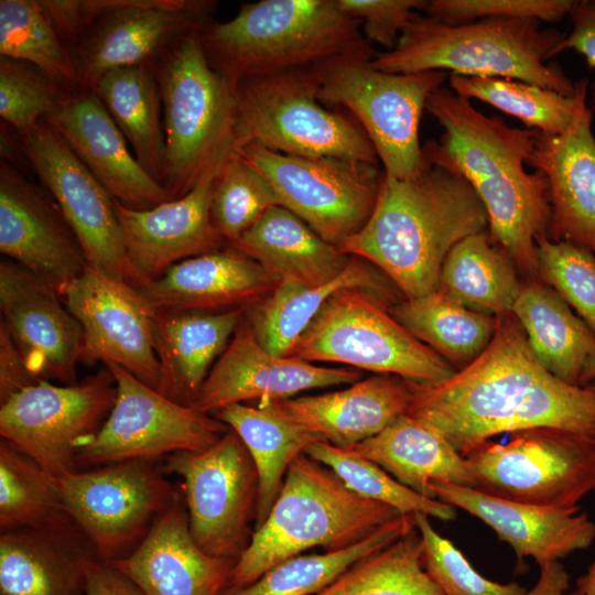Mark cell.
<instances>
[{
  "instance_id": "277c9868",
  "label": "cell",
  "mask_w": 595,
  "mask_h": 595,
  "mask_svg": "<svg viewBox=\"0 0 595 595\" xmlns=\"http://www.w3.org/2000/svg\"><path fill=\"white\" fill-rule=\"evenodd\" d=\"M209 65L234 87L246 79L315 68L377 52L337 0H260L198 33Z\"/></svg>"
},
{
  "instance_id": "7402d4cb",
  "label": "cell",
  "mask_w": 595,
  "mask_h": 595,
  "mask_svg": "<svg viewBox=\"0 0 595 595\" xmlns=\"http://www.w3.org/2000/svg\"><path fill=\"white\" fill-rule=\"evenodd\" d=\"M0 251L58 293L88 266L57 204L4 160L0 164Z\"/></svg>"
},
{
  "instance_id": "52a82bcc",
  "label": "cell",
  "mask_w": 595,
  "mask_h": 595,
  "mask_svg": "<svg viewBox=\"0 0 595 595\" xmlns=\"http://www.w3.org/2000/svg\"><path fill=\"white\" fill-rule=\"evenodd\" d=\"M165 138L164 187L171 199L216 178L242 147L235 87L208 63L197 34L153 66Z\"/></svg>"
},
{
  "instance_id": "74e56055",
  "label": "cell",
  "mask_w": 595,
  "mask_h": 595,
  "mask_svg": "<svg viewBox=\"0 0 595 595\" xmlns=\"http://www.w3.org/2000/svg\"><path fill=\"white\" fill-rule=\"evenodd\" d=\"M390 314L437 355L464 366L488 346L499 321L464 306L440 290L407 299Z\"/></svg>"
},
{
  "instance_id": "f1b7e54d",
  "label": "cell",
  "mask_w": 595,
  "mask_h": 595,
  "mask_svg": "<svg viewBox=\"0 0 595 595\" xmlns=\"http://www.w3.org/2000/svg\"><path fill=\"white\" fill-rule=\"evenodd\" d=\"M278 282L259 262L231 248L180 261L138 290L158 312H218L249 306Z\"/></svg>"
},
{
  "instance_id": "ab89813d",
  "label": "cell",
  "mask_w": 595,
  "mask_h": 595,
  "mask_svg": "<svg viewBox=\"0 0 595 595\" xmlns=\"http://www.w3.org/2000/svg\"><path fill=\"white\" fill-rule=\"evenodd\" d=\"M414 529L413 515H400L351 547L293 556L267 571L256 582L242 587H226L220 595H314L358 560Z\"/></svg>"
},
{
  "instance_id": "680465c9",
  "label": "cell",
  "mask_w": 595,
  "mask_h": 595,
  "mask_svg": "<svg viewBox=\"0 0 595 595\" xmlns=\"http://www.w3.org/2000/svg\"><path fill=\"white\" fill-rule=\"evenodd\" d=\"M595 379V357L591 360L583 375L582 383L589 382Z\"/></svg>"
},
{
  "instance_id": "e0dca14e",
  "label": "cell",
  "mask_w": 595,
  "mask_h": 595,
  "mask_svg": "<svg viewBox=\"0 0 595 595\" xmlns=\"http://www.w3.org/2000/svg\"><path fill=\"white\" fill-rule=\"evenodd\" d=\"M215 1L101 0L100 15L73 47L77 91L93 90L108 71L153 66L182 40L212 21Z\"/></svg>"
},
{
  "instance_id": "8d00e7d4",
  "label": "cell",
  "mask_w": 595,
  "mask_h": 595,
  "mask_svg": "<svg viewBox=\"0 0 595 595\" xmlns=\"http://www.w3.org/2000/svg\"><path fill=\"white\" fill-rule=\"evenodd\" d=\"M213 416L236 432L256 465L259 479L256 530L278 498L291 463L322 439L260 405L235 403Z\"/></svg>"
},
{
  "instance_id": "7dc6e473",
  "label": "cell",
  "mask_w": 595,
  "mask_h": 595,
  "mask_svg": "<svg viewBox=\"0 0 595 595\" xmlns=\"http://www.w3.org/2000/svg\"><path fill=\"white\" fill-rule=\"evenodd\" d=\"M71 95L35 65L0 57V116L18 133L56 113Z\"/></svg>"
},
{
  "instance_id": "484cf974",
  "label": "cell",
  "mask_w": 595,
  "mask_h": 595,
  "mask_svg": "<svg viewBox=\"0 0 595 595\" xmlns=\"http://www.w3.org/2000/svg\"><path fill=\"white\" fill-rule=\"evenodd\" d=\"M434 498L462 509L491 528L515 551L518 562L539 566L560 561L595 541V522L586 512L517 502L472 487L433 482Z\"/></svg>"
},
{
  "instance_id": "c3c4849f",
  "label": "cell",
  "mask_w": 595,
  "mask_h": 595,
  "mask_svg": "<svg viewBox=\"0 0 595 595\" xmlns=\"http://www.w3.org/2000/svg\"><path fill=\"white\" fill-rule=\"evenodd\" d=\"M538 270L595 334V256L564 240H537Z\"/></svg>"
},
{
  "instance_id": "60d3db41",
  "label": "cell",
  "mask_w": 595,
  "mask_h": 595,
  "mask_svg": "<svg viewBox=\"0 0 595 595\" xmlns=\"http://www.w3.org/2000/svg\"><path fill=\"white\" fill-rule=\"evenodd\" d=\"M60 478L9 441H0V530L75 524Z\"/></svg>"
},
{
  "instance_id": "d6986e66",
  "label": "cell",
  "mask_w": 595,
  "mask_h": 595,
  "mask_svg": "<svg viewBox=\"0 0 595 595\" xmlns=\"http://www.w3.org/2000/svg\"><path fill=\"white\" fill-rule=\"evenodd\" d=\"M60 295L82 327L83 361L116 364L158 388L155 311L137 288L88 264Z\"/></svg>"
},
{
  "instance_id": "816d5d0a",
  "label": "cell",
  "mask_w": 595,
  "mask_h": 595,
  "mask_svg": "<svg viewBox=\"0 0 595 595\" xmlns=\"http://www.w3.org/2000/svg\"><path fill=\"white\" fill-rule=\"evenodd\" d=\"M340 9L359 22L361 32L371 43L390 51L418 10L424 8L421 0H337Z\"/></svg>"
},
{
  "instance_id": "4fadbf2b",
  "label": "cell",
  "mask_w": 595,
  "mask_h": 595,
  "mask_svg": "<svg viewBox=\"0 0 595 595\" xmlns=\"http://www.w3.org/2000/svg\"><path fill=\"white\" fill-rule=\"evenodd\" d=\"M156 459H130L60 478L66 508L99 560L129 555L180 493Z\"/></svg>"
},
{
  "instance_id": "44dd1931",
  "label": "cell",
  "mask_w": 595,
  "mask_h": 595,
  "mask_svg": "<svg viewBox=\"0 0 595 595\" xmlns=\"http://www.w3.org/2000/svg\"><path fill=\"white\" fill-rule=\"evenodd\" d=\"M360 377V370L354 368L274 356L258 343L248 323L240 322L191 407L214 414L230 404L292 398L312 389L351 385Z\"/></svg>"
},
{
  "instance_id": "836d02e7",
  "label": "cell",
  "mask_w": 595,
  "mask_h": 595,
  "mask_svg": "<svg viewBox=\"0 0 595 595\" xmlns=\"http://www.w3.org/2000/svg\"><path fill=\"white\" fill-rule=\"evenodd\" d=\"M531 351L555 377L583 385L595 357V334L552 289L539 283L522 286L511 312Z\"/></svg>"
},
{
  "instance_id": "7c38bea8",
  "label": "cell",
  "mask_w": 595,
  "mask_h": 595,
  "mask_svg": "<svg viewBox=\"0 0 595 595\" xmlns=\"http://www.w3.org/2000/svg\"><path fill=\"white\" fill-rule=\"evenodd\" d=\"M162 467L183 479L180 487L197 545L209 555L237 561L255 532L259 488L241 439L230 429L207 450L167 455Z\"/></svg>"
},
{
  "instance_id": "4316f807",
  "label": "cell",
  "mask_w": 595,
  "mask_h": 595,
  "mask_svg": "<svg viewBox=\"0 0 595 595\" xmlns=\"http://www.w3.org/2000/svg\"><path fill=\"white\" fill-rule=\"evenodd\" d=\"M45 121L111 197L132 209H148L171 199L128 149V142L91 90L76 91Z\"/></svg>"
},
{
  "instance_id": "6da1fadb",
  "label": "cell",
  "mask_w": 595,
  "mask_h": 595,
  "mask_svg": "<svg viewBox=\"0 0 595 595\" xmlns=\"http://www.w3.org/2000/svg\"><path fill=\"white\" fill-rule=\"evenodd\" d=\"M408 414L439 431L463 456L501 433L556 429L595 443V386L548 371L513 320L473 361L437 382L410 381Z\"/></svg>"
},
{
  "instance_id": "f907efd6",
  "label": "cell",
  "mask_w": 595,
  "mask_h": 595,
  "mask_svg": "<svg viewBox=\"0 0 595 595\" xmlns=\"http://www.w3.org/2000/svg\"><path fill=\"white\" fill-rule=\"evenodd\" d=\"M572 0H431L423 10L446 24L480 20L532 19L558 22L573 10Z\"/></svg>"
},
{
  "instance_id": "ee69618b",
  "label": "cell",
  "mask_w": 595,
  "mask_h": 595,
  "mask_svg": "<svg viewBox=\"0 0 595 595\" xmlns=\"http://www.w3.org/2000/svg\"><path fill=\"white\" fill-rule=\"evenodd\" d=\"M451 89L465 99H478L547 134L563 132L571 122L575 96L502 77L451 74Z\"/></svg>"
},
{
  "instance_id": "b9f144b4",
  "label": "cell",
  "mask_w": 595,
  "mask_h": 595,
  "mask_svg": "<svg viewBox=\"0 0 595 595\" xmlns=\"http://www.w3.org/2000/svg\"><path fill=\"white\" fill-rule=\"evenodd\" d=\"M314 595H444L424 569L415 527L358 560Z\"/></svg>"
},
{
  "instance_id": "ffe728a7",
  "label": "cell",
  "mask_w": 595,
  "mask_h": 595,
  "mask_svg": "<svg viewBox=\"0 0 595 595\" xmlns=\"http://www.w3.org/2000/svg\"><path fill=\"white\" fill-rule=\"evenodd\" d=\"M64 305L47 282L12 260H1V324L39 380L75 385L83 331Z\"/></svg>"
},
{
  "instance_id": "ba28073f",
  "label": "cell",
  "mask_w": 595,
  "mask_h": 595,
  "mask_svg": "<svg viewBox=\"0 0 595 595\" xmlns=\"http://www.w3.org/2000/svg\"><path fill=\"white\" fill-rule=\"evenodd\" d=\"M235 91L242 147L257 143L284 154L377 165L361 126L322 105L316 67L246 79Z\"/></svg>"
},
{
  "instance_id": "2e32d148",
  "label": "cell",
  "mask_w": 595,
  "mask_h": 595,
  "mask_svg": "<svg viewBox=\"0 0 595 595\" xmlns=\"http://www.w3.org/2000/svg\"><path fill=\"white\" fill-rule=\"evenodd\" d=\"M104 367L80 383L40 381L0 404V434L53 476L78 472L76 453L102 426L116 399Z\"/></svg>"
},
{
  "instance_id": "4dcf8cb0",
  "label": "cell",
  "mask_w": 595,
  "mask_h": 595,
  "mask_svg": "<svg viewBox=\"0 0 595 595\" xmlns=\"http://www.w3.org/2000/svg\"><path fill=\"white\" fill-rule=\"evenodd\" d=\"M242 320L241 309L218 312H158L153 344L160 365L156 390L192 404L212 367Z\"/></svg>"
},
{
  "instance_id": "603a6c76",
  "label": "cell",
  "mask_w": 595,
  "mask_h": 595,
  "mask_svg": "<svg viewBox=\"0 0 595 595\" xmlns=\"http://www.w3.org/2000/svg\"><path fill=\"white\" fill-rule=\"evenodd\" d=\"M587 89V79L575 83L570 125L559 134L537 131L528 162L548 183L554 240L573 242L595 256V137Z\"/></svg>"
},
{
  "instance_id": "f546056e",
  "label": "cell",
  "mask_w": 595,
  "mask_h": 595,
  "mask_svg": "<svg viewBox=\"0 0 595 595\" xmlns=\"http://www.w3.org/2000/svg\"><path fill=\"white\" fill-rule=\"evenodd\" d=\"M98 560L77 523L3 530L0 595H86L89 570Z\"/></svg>"
},
{
  "instance_id": "91938a15",
  "label": "cell",
  "mask_w": 595,
  "mask_h": 595,
  "mask_svg": "<svg viewBox=\"0 0 595 595\" xmlns=\"http://www.w3.org/2000/svg\"><path fill=\"white\" fill-rule=\"evenodd\" d=\"M592 101L595 107V80L592 84Z\"/></svg>"
},
{
  "instance_id": "9f6ffc18",
  "label": "cell",
  "mask_w": 595,
  "mask_h": 595,
  "mask_svg": "<svg viewBox=\"0 0 595 595\" xmlns=\"http://www.w3.org/2000/svg\"><path fill=\"white\" fill-rule=\"evenodd\" d=\"M521 595H580L576 589L570 591V576L560 561L540 566V576L529 591Z\"/></svg>"
},
{
  "instance_id": "8fae6325",
  "label": "cell",
  "mask_w": 595,
  "mask_h": 595,
  "mask_svg": "<svg viewBox=\"0 0 595 595\" xmlns=\"http://www.w3.org/2000/svg\"><path fill=\"white\" fill-rule=\"evenodd\" d=\"M464 457L472 488L506 500L576 509L595 493V443L566 431L516 432L506 443L487 441Z\"/></svg>"
},
{
  "instance_id": "ac0fdd59",
  "label": "cell",
  "mask_w": 595,
  "mask_h": 595,
  "mask_svg": "<svg viewBox=\"0 0 595 595\" xmlns=\"http://www.w3.org/2000/svg\"><path fill=\"white\" fill-rule=\"evenodd\" d=\"M20 139L29 164L75 234L87 263L129 283L125 242L111 195L45 120Z\"/></svg>"
},
{
  "instance_id": "f5cc1de1",
  "label": "cell",
  "mask_w": 595,
  "mask_h": 595,
  "mask_svg": "<svg viewBox=\"0 0 595 595\" xmlns=\"http://www.w3.org/2000/svg\"><path fill=\"white\" fill-rule=\"evenodd\" d=\"M3 324L0 323V403L13 393L40 382Z\"/></svg>"
},
{
  "instance_id": "e575fe53",
  "label": "cell",
  "mask_w": 595,
  "mask_h": 595,
  "mask_svg": "<svg viewBox=\"0 0 595 595\" xmlns=\"http://www.w3.org/2000/svg\"><path fill=\"white\" fill-rule=\"evenodd\" d=\"M130 144L142 167L160 184L165 182V138L161 91L149 65L108 71L93 90Z\"/></svg>"
},
{
  "instance_id": "7a4b0ae2",
  "label": "cell",
  "mask_w": 595,
  "mask_h": 595,
  "mask_svg": "<svg viewBox=\"0 0 595 595\" xmlns=\"http://www.w3.org/2000/svg\"><path fill=\"white\" fill-rule=\"evenodd\" d=\"M425 109L444 130L423 145L426 162L458 173L482 202L504 251L526 271L538 270L537 240L550 225L551 206L545 177L524 169L537 130L485 116L443 86Z\"/></svg>"
},
{
  "instance_id": "3957f363",
  "label": "cell",
  "mask_w": 595,
  "mask_h": 595,
  "mask_svg": "<svg viewBox=\"0 0 595 595\" xmlns=\"http://www.w3.org/2000/svg\"><path fill=\"white\" fill-rule=\"evenodd\" d=\"M426 163L412 178L383 173L368 220L337 246L382 270L407 299L436 291L450 251L488 224L482 202L458 173Z\"/></svg>"
},
{
  "instance_id": "f35d334b",
  "label": "cell",
  "mask_w": 595,
  "mask_h": 595,
  "mask_svg": "<svg viewBox=\"0 0 595 595\" xmlns=\"http://www.w3.org/2000/svg\"><path fill=\"white\" fill-rule=\"evenodd\" d=\"M521 289L507 258L483 231L450 251L437 290L473 311L505 316L512 312Z\"/></svg>"
},
{
  "instance_id": "d4e9b609",
  "label": "cell",
  "mask_w": 595,
  "mask_h": 595,
  "mask_svg": "<svg viewBox=\"0 0 595 595\" xmlns=\"http://www.w3.org/2000/svg\"><path fill=\"white\" fill-rule=\"evenodd\" d=\"M236 561L204 552L193 539L180 493L127 556L107 563L144 595H220Z\"/></svg>"
},
{
  "instance_id": "9a60e30c",
  "label": "cell",
  "mask_w": 595,
  "mask_h": 595,
  "mask_svg": "<svg viewBox=\"0 0 595 595\" xmlns=\"http://www.w3.org/2000/svg\"><path fill=\"white\" fill-rule=\"evenodd\" d=\"M237 154L268 180L281 206L335 246L359 231L375 207L382 178L377 165L284 154L257 143Z\"/></svg>"
},
{
  "instance_id": "681fc988",
  "label": "cell",
  "mask_w": 595,
  "mask_h": 595,
  "mask_svg": "<svg viewBox=\"0 0 595 595\" xmlns=\"http://www.w3.org/2000/svg\"><path fill=\"white\" fill-rule=\"evenodd\" d=\"M422 541L425 571L444 595H521L517 583L501 584L480 575L464 554L432 526L430 517L413 513Z\"/></svg>"
},
{
  "instance_id": "1f68e13d",
  "label": "cell",
  "mask_w": 595,
  "mask_h": 595,
  "mask_svg": "<svg viewBox=\"0 0 595 595\" xmlns=\"http://www.w3.org/2000/svg\"><path fill=\"white\" fill-rule=\"evenodd\" d=\"M230 246L259 262L279 281L310 288L334 280L351 258L281 205L270 208Z\"/></svg>"
},
{
  "instance_id": "83f0119b",
  "label": "cell",
  "mask_w": 595,
  "mask_h": 595,
  "mask_svg": "<svg viewBox=\"0 0 595 595\" xmlns=\"http://www.w3.org/2000/svg\"><path fill=\"white\" fill-rule=\"evenodd\" d=\"M411 399L410 380L377 374L338 391L274 399L259 405L322 441L353 448L407 413Z\"/></svg>"
},
{
  "instance_id": "f6af8a7d",
  "label": "cell",
  "mask_w": 595,
  "mask_h": 595,
  "mask_svg": "<svg viewBox=\"0 0 595 595\" xmlns=\"http://www.w3.org/2000/svg\"><path fill=\"white\" fill-rule=\"evenodd\" d=\"M304 454L334 470L358 495L386 504L401 515L422 512L443 521L456 518V508L402 485L379 465L351 448L325 441L310 444Z\"/></svg>"
},
{
  "instance_id": "8992f818",
  "label": "cell",
  "mask_w": 595,
  "mask_h": 595,
  "mask_svg": "<svg viewBox=\"0 0 595 595\" xmlns=\"http://www.w3.org/2000/svg\"><path fill=\"white\" fill-rule=\"evenodd\" d=\"M400 515L358 495L334 470L303 453L291 463L278 498L236 561L227 587L247 586L311 548L328 552L351 547Z\"/></svg>"
},
{
  "instance_id": "9c48e42d",
  "label": "cell",
  "mask_w": 595,
  "mask_h": 595,
  "mask_svg": "<svg viewBox=\"0 0 595 595\" xmlns=\"http://www.w3.org/2000/svg\"><path fill=\"white\" fill-rule=\"evenodd\" d=\"M289 356L310 363H337L414 382H437L455 372L387 313L375 291L361 288L334 293Z\"/></svg>"
},
{
  "instance_id": "db71d44e",
  "label": "cell",
  "mask_w": 595,
  "mask_h": 595,
  "mask_svg": "<svg viewBox=\"0 0 595 595\" xmlns=\"http://www.w3.org/2000/svg\"><path fill=\"white\" fill-rule=\"evenodd\" d=\"M570 15L572 29L559 43L555 55L573 50L584 56L589 67L595 68V0L575 1Z\"/></svg>"
},
{
  "instance_id": "bcb514c9",
  "label": "cell",
  "mask_w": 595,
  "mask_h": 595,
  "mask_svg": "<svg viewBox=\"0 0 595 595\" xmlns=\"http://www.w3.org/2000/svg\"><path fill=\"white\" fill-rule=\"evenodd\" d=\"M278 205L279 197L268 180L238 154L214 181L212 218L220 237L230 244Z\"/></svg>"
},
{
  "instance_id": "5bb4252c",
  "label": "cell",
  "mask_w": 595,
  "mask_h": 595,
  "mask_svg": "<svg viewBox=\"0 0 595 595\" xmlns=\"http://www.w3.org/2000/svg\"><path fill=\"white\" fill-rule=\"evenodd\" d=\"M104 365L115 379L116 399L100 430L78 448V468L201 452L230 430L215 416L169 399L120 366Z\"/></svg>"
},
{
  "instance_id": "7bdbcfd3",
  "label": "cell",
  "mask_w": 595,
  "mask_h": 595,
  "mask_svg": "<svg viewBox=\"0 0 595 595\" xmlns=\"http://www.w3.org/2000/svg\"><path fill=\"white\" fill-rule=\"evenodd\" d=\"M0 55L35 65L69 94L78 89L73 51L40 0L0 1Z\"/></svg>"
},
{
  "instance_id": "30bf717a",
  "label": "cell",
  "mask_w": 595,
  "mask_h": 595,
  "mask_svg": "<svg viewBox=\"0 0 595 595\" xmlns=\"http://www.w3.org/2000/svg\"><path fill=\"white\" fill-rule=\"evenodd\" d=\"M316 69L318 99L350 110L385 174L407 180L425 169L420 120L430 95L446 80L445 72L387 73L372 67L368 60H342Z\"/></svg>"
},
{
  "instance_id": "cb8c5ba5",
  "label": "cell",
  "mask_w": 595,
  "mask_h": 595,
  "mask_svg": "<svg viewBox=\"0 0 595 595\" xmlns=\"http://www.w3.org/2000/svg\"><path fill=\"white\" fill-rule=\"evenodd\" d=\"M214 181L205 178L184 196L148 209L113 199L131 285L143 288L173 264L218 250L223 238L210 212Z\"/></svg>"
},
{
  "instance_id": "d590c367",
  "label": "cell",
  "mask_w": 595,
  "mask_h": 595,
  "mask_svg": "<svg viewBox=\"0 0 595 595\" xmlns=\"http://www.w3.org/2000/svg\"><path fill=\"white\" fill-rule=\"evenodd\" d=\"M350 288L375 292L380 288L366 260L353 256L344 271L326 284L310 288L279 281L268 295L248 306L246 322L267 351L288 357L325 302Z\"/></svg>"
},
{
  "instance_id": "11a10c76",
  "label": "cell",
  "mask_w": 595,
  "mask_h": 595,
  "mask_svg": "<svg viewBox=\"0 0 595 595\" xmlns=\"http://www.w3.org/2000/svg\"><path fill=\"white\" fill-rule=\"evenodd\" d=\"M86 595L144 594L137 585H134L119 571L98 560L89 570Z\"/></svg>"
},
{
  "instance_id": "d6a6232c",
  "label": "cell",
  "mask_w": 595,
  "mask_h": 595,
  "mask_svg": "<svg viewBox=\"0 0 595 595\" xmlns=\"http://www.w3.org/2000/svg\"><path fill=\"white\" fill-rule=\"evenodd\" d=\"M351 450L430 498L433 482L473 486L465 457L439 431L408 413Z\"/></svg>"
},
{
  "instance_id": "5b68a950",
  "label": "cell",
  "mask_w": 595,
  "mask_h": 595,
  "mask_svg": "<svg viewBox=\"0 0 595 595\" xmlns=\"http://www.w3.org/2000/svg\"><path fill=\"white\" fill-rule=\"evenodd\" d=\"M563 36L532 19L446 24L416 13L394 47L376 53L370 64L394 74L451 71L462 76L512 78L572 96L575 83L547 63Z\"/></svg>"
},
{
  "instance_id": "6f0895ef",
  "label": "cell",
  "mask_w": 595,
  "mask_h": 595,
  "mask_svg": "<svg viewBox=\"0 0 595 595\" xmlns=\"http://www.w3.org/2000/svg\"><path fill=\"white\" fill-rule=\"evenodd\" d=\"M575 589L580 595H595V558L585 574L577 578Z\"/></svg>"
}]
</instances>
